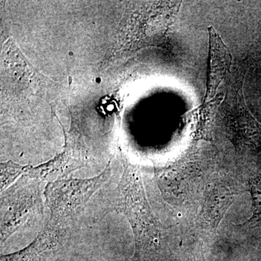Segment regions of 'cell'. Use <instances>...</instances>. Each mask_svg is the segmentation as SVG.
<instances>
[{"label": "cell", "instance_id": "cell-1", "mask_svg": "<svg viewBox=\"0 0 261 261\" xmlns=\"http://www.w3.org/2000/svg\"><path fill=\"white\" fill-rule=\"evenodd\" d=\"M108 171L97 177L88 179H59L49 183L45 197L50 211L53 225L77 214L86 205L91 196L108 178Z\"/></svg>", "mask_w": 261, "mask_h": 261}, {"label": "cell", "instance_id": "cell-3", "mask_svg": "<svg viewBox=\"0 0 261 261\" xmlns=\"http://www.w3.org/2000/svg\"><path fill=\"white\" fill-rule=\"evenodd\" d=\"M254 214L251 220L261 219V179L254 181L251 186Z\"/></svg>", "mask_w": 261, "mask_h": 261}, {"label": "cell", "instance_id": "cell-2", "mask_svg": "<svg viewBox=\"0 0 261 261\" xmlns=\"http://www.w3.org/2000/svg\"><path fill=\"white\" fill-rule=\"evenodd\" d=\"M209 63L207 68V88L204 102L214 97L219 84L229 73L232 56L223 42L219 34L209 27Z\"/></svg>", "mask_w": 261, "mask_h": 261}, {"label": "cell", "instance_id": "cell-4", "mask_svg": "<svg viewBox=\"0 0 261 261\" xmlns=\"http://www.w3.org/2000/svg\"><path fill=\"white\" fill-rule=\"evenodd\" d=\"M96 82H97V83H100V82H101L100 78H97V80H96Z\"/></svg>", "mask_w": 261, "mask_h": 261}]
</instances>
